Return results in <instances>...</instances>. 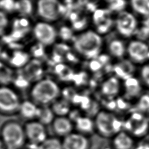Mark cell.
I'll list each match as a JSON object with an SVG mask.
<instances>
[{
  "instance_id": "35",
  "label": "cell",
  "mask_w": 149,
  "mask_h": 149,
  "mask_svg": "<svg viewBox=\"0 0 149 149\" xmlns=\"http://www.w3.org/2000/svg\"><path fill=\"white\" fill-rule=\"evenodd\" d=\"M8 22H7V19L5 17L4 13L1 12V31L2 30L3 28L5 27L6 25H7Z\"/></svg>"
},
{
  "instance_id": "25",
  "label": "cell",
  "mask_w": 149,
  "mask_h": 149,
  "mask_svg": "<svg viewBox=\"0 0 149 149\" xmlns=\"http://www.w3.org/2000/svg\"><path fill=\"white\" fill-rule=\"evenodd\" d=\"M38 149H63L62 141L56 137H47L38 146Z\"/></svg>"
},
{
  "instance_id": "26",
  "label": "cell",
  "mask_w": 149,
  "mask_h": 149,
  "mask_svg": "<svg viewBox=\"0 0 149 149\" xmlns=\"http://www.w3.org/2000/svg\"><path fill=\"white\" fill-rule=\"evenodd\" d=\"M52 109L58 116H65L70 111V105L65 100L55 101L52 103Z\"/></svg>"
},
{
  "instance_id": "39",
  "label": "cell",
  "mask_w": 149,
  "mask_h": 149,
  "mask_svg": "<svg viewBox=\"0 0 149 149\" xmlns=\"http://www.w3.org/2000/svg\"><path fill=\"white\" fill-rule=\"evenodd\" d=\"M3 149H8V148H6V147H4V148H3Z\"/></svg>"
},
{
  "instance_id": "36",
  "label": "cell",
  "mask_w": 149,
  "mask_h": 149,
  "mask_svg": "<svg viewBox=\"0 0 149 149\" xmlns=\"http://www.w3.org/2000/svg\"><path fill=\"white\" fill-rule=\"evenodd\" d=\"M134 149H149V143H146L141 145H139Z\"/></svg>"
},
{
  "instance_id": "17",
  "label": "cell",
  "mask_w": 149,
  "mask_h": 149,
  "mask_svg": "<svg viewBox=\"0 0 149 149\" xmlns=\"http://www.w3.org/2000/svg\"><path fill=\"white\" fill-rule=\"evenodd\" d=\"M74 126L77 132L84 135L92 133L95 129L94 120L88 116H78L74 120Z\"/></svg>"
},
{
  "instance_id": "11",
  "label": "cell",
  "mask_w": 149,
  "mask_h": 149,
  "mask_svg": "<svg viewBox=\"0 0 149 149\" xmlns=\"http://www.w3.org/2000/svg\"><path fill=\"white\" fill-rule=\"evenodd\" d=\"M36 38L42 45H49L55 40L56 33L55 29L47 22L37 23L33 29Z\"/></svg>"
},
{
  "instance_id": "21",
  "label": "cell",
  "mask_w": 149,
  "mask_h": 149,
  "mask_svg": "<svg viewBox=\"0 0 149 149\" xmlns=\"http://www.w3.org/2000/svg\"><path fill=\"white\" fill-rule=\"evenodd\" d=\"M132 8L137 14L149 17V0H130Z\"/></svg>"
},
{
  "instance_id": "28",
  "label": "cell",
  "mask_w": 149,
  "mask_h": 149,
  "mask_svg": "<svg viewBox=\"0 0 149 149\" xmlns=\"http://www.w3.org/2000/svg\"><path fill=\"white\" fill-rule=\"evenodd\" d=\"M137 109L139 112L146 113L149 112V94H143L138 98Z\"/></svg>"
},
{
  "instance_id": "15",
  "label": "cell",
  "mask_w": 149,
  "mask_h": 149,
  "mask_svg": "<svg viewBox=\"0 0 149 149\" xmlns=\"http://www.w3.org/2000/svg\"><path fill=\"white\" fill-rule=\"evenodd\" d=\"M112 144L113 149H133L134 137L126 131L121 130L113 137Z\"/></svg>"
},
{
  "instance_id": "18",
  "label": "cell",
  "mask_w": 149,
  "mask_h": 149,
  "mask_svg": "<svg viewBox=\"0 0 149 149\" xmlns=\"http://www.w3.org/2000/svg\"><path fill=\"white\" fill-rule=\"evenodd\" d=\"M120 89L119 80L115 77H111L105 80L101 86V92L107 97H114Z\"/></svg>"
},
{
  "instance_id": "4",
  "label": "cell",
  "mask_w": 149,
  "mask_h": 149,
  "mask_svg": "<svg viewBox=\"0 0 149 149\" xmlns=\"http://www.w3.org/2000/svg\"><path fill=\"white\" fill-rule=\"evenodd\" d=\"M95 128L102 137H113L121 131L122 123L115 115L107 111L99 112L94 120Z\"/></svg>"
},
{
  "instance_id": "7",
  "label": "cell",
  "mask_w": 149,
  "mask_h": 149,
  "mask_svg": "<svg viewBox=\"0 0 149 149\" xmlns=\"http://www.w3.org/2000/svg\"><path fill=\"white\" fill-rule=\"evenodd\" d=\"M65 8L59 0H39L37 12L43 19L48 21L57 20L64 12Z\"/></svg>"
},
{
  "instance_id": "14",
  "label": "cell",
  "mask_w": 149,
  "mask_h": 149,
  "mask_svg": "<svg viewBox=\"0 0 149 149\" xmlns=\"http://www.w3.org/2000/svg\"><path fill=\"white\" fill-rule=\"evenodd\" d=\"M52 129L56 135L65 137L72 132L73 125L71 120L65 116H58L52 123Z\"/></svg>"
},
{
  "instance_id": "6",
  "label": "cell",
  "mask_w": 149,
  "mask_h": 149,
  "mask_svg": "<svg viewBox=\"0 0 149 149\" xmlns=\"http://www.w3.org/2000/svg\"><path fill=\"white\" fill-rule=\"evenodd\" d=\"M21 102L15 90L6 86L1 87L0 110L2 114L10 115L19 112Z\"/></svg>"
},
{
  "instance_id": "38",
  "label": "cell",
  "mask_w": 149,
  "mask_h": 149,
  "mask_svg": "<svg viewBox=\"0 0 149 149\" xmlns=\"http://www.w3.org/2000/svg\"><path fill=\"white\" fill-rule=\"evenodd\" d=\"M66 1H69V2H70V1H72V0H66Z\"/></svg>"
},
{
  "instance_id": "37",
  "label": "cell",
  "mask_w": 149,
  "mask_h": 149,
  "mask_svg": "<svg viewBox=\"0 0 149 149\" xmlns=\"http://www.w3.org/2000/svg\"><path fill=\"white\" fill-rule=\"evenodd\" d=\"M24 149H38V145H36V144H34L33 147H27Z\"/></svg>"
},
{
  "instance_id": "1",
  "label": "cell",
  "mask_w": 149,
  "mask_h": 149,
  "mask_svg": "<svg viewBox=\"0 0 149 149\" xmlns=\"http://www.w3.org/2000/svg\"><path fill=\"white\" fill-rule=\"evenodd\" d=\"M61 89L54 80L44 79L37 81L30 90L32 101L37 105L47 106L52 104L59 97Z\"/></svg>"
},
{
  "instance_id": "10",
  "label": "cell",
  "mask_w": 149,
  "mask_h": 149,
  "mask_svg": "<svg viewBox=\"0 0 149 149\" xmlns=\"http://www.w3.org/2000/svg\"><path fill=\"white\" fill-rule=\"evenodd\" d=\"M126 52L133 62L143 63L149 59V45L142 40H134L128 44Z\"/></svg>"
},
{
  "instance_id": "32",
  "label": "cell",
  "mask_w": 149,
  "mask_h": 149,
  "mask_svg": "<svg viewBox=\"0 0 149 149\" xmlns=\"http://www.w3.org/2000/svg\"><path fill=\"white\" fill-rule=\"evenodd\" d=\"M60 36L63 39L65 40H69L72 37V32L69 28L66 27H63L61 29Z\"/></svg>"
},
{
  "instance_id": "12",
  "label": "cell",
  "mask_w": 149,
  "mask_h": 149,
  "mask_svg": "<svg viewBox=\"0 0 149 149\" xmlns=\"http://www.w3.org/2000/svg\"><path fill=\"white\" fill-rule=\"evenodd\" d=\"M63 149H90V141L86 135L72 132L63 137Z\"/></svg>"
},
{
  "instance_id": "2",
  "label": "cell",
  "mask_w": 149,
  "mask_h": 149,
  "mask_svg": "<svg viewBox=\"0 0 149 149\" xmlns=\"http://www.w3.org/2000/svg\"><path fill=\"white\" fill-rule=\"evenodd\" d=\"M1 143L8 149H21L26 141L24 128L18 122L8 120L1 127Z\"/></svg>"
},
{
  "instance_id": "31",
  "label": "cell",
  "mask_w": 149,
  "mask_h": 149,
  "mask_svg": "<svg viewBox=\"0 0 149 149\" xmlns=\"http://www.w3.org/2000/svg\"><path fill=\"white\" fill-rule=\"evenodd\" d=\"M1 8L6 12L15 10L16 1L14 0H1L0 2Z\"/></svg>"
},
{
  "instance_id": "8",
  "label": "cell",
  "mask_w": 149,
  "mask_h": 149,
  "mask_svg": "<svg viewBox=\"0 0 149 149\" xmlns=\"http://www.w3.org/2000/svg\"><path fill=\"white\" fill-rule=\"evenodd\" d=\"M116 27L120 34L129 37L137 31L138 22L132 13L124 10L119 13L116 20Z\"/></svg>"
},
{
  "instance_id": "27",
  "label": "cell",
  "mask_w": 149,
  "mask_h": 149,
  "mask_svg": "<svg viewBox=\"0 0 149 149\" xmlns=\"http://www.w3.org/2000/svg\"><path fill=\"white\" fill-rule=\"evenodd\" d=\"M15 10L23 15H29L33 10V5L30 0H18L16 1Z\"/></svg>"
},
{
  "instance_id": "22",
  "label": "cell",
  "mask_w": 149,
  "mask_h": 149,
  "mask_svg": "<svg viewBox=\"0 0 149 149\" xmlns=\"http://www.w3.org/2000/svg\"><path fill=\"white\" fill-rule=\"evenodd\" d=\"M54 112L52 108L48 106H40L38 107V112L37 115L38 120L43 125H48L52 123L54 118Z\"/></svg>"
},
{
  "instance_id": "16",
  "label": "cell",
  "mask_w": 149,
  "mask_h": 149,
  "mask_svg": "<svg viewBox=\"0 0 149 149\" xmlns=\"http://www.w3.org/2000/svg\"><path fill=\"white\" fill-rule=\"evenodd\" d=\"M125 93L127 97L130 98L140 97L142 90L140 80L132 76L124 80Z\"/></svg>"
},
{
  "instance_id": "29",
  "label": "cell",
  "mask_w": 149,
  "mask_h": 149,
  "mask_svg": "<svg viewBox=\"0 0 149 149\" xmlns=\"http://www.w3.org/2000/svg\"><path fill=\"white\" fill-rule=\"evenodd\" d=\"M108 8L110 11L118 12L119 13L124 11L126 6L125 0H108Z\"/></svg>"
},
{
  "instance_id": "24",
  "label": "cell",
  "mask_w": 149,
  "mask_h": 149,
  "mask_svg": "<svg viewBox=\"0 0 149 149\" xmlns=\"http://www.w3.org/2000/svg\"><path fill=\"white\" fill-rule=\"evenodd\" d=\"M29 61L27 54L22 51H15L9 60L10 64L14 67H22Z\"/></svg>"
},
{
  "instance_id": "34",
  "label": "cell",
  "mask_w": 149,
  "mask_h": 149,
  "mask_svg": "<svg viewBox=\"0 0 149 149\" xmlns=\"http://www.w3.org/2000/svg\"><path fill=\"white\" fill-rule=\"evenodd\" d=\"M141 34L144 37L149 36V17L144 20L143 23V26L141 28Z\"/></svg>"
},
{
  "instance_id": "5",
  "label": "cell",
  "mask_w": 149,
  "mask_h": 149,
  "mask_svg": "<svg viewBox=\"0 0 149 149\" xmlns=\"http://www.w3.org/2000/svg\"><path fill=\"white\" fill-rule=\"evenodd\" d=\"M123 127L133 137H141L149 130V119L143 113L136 111L123 122Z\"/></svg>"
},
{
  "instance_id": "20",
  "label": "cell",
  "mask_w": 149,
  "mask_h": 149,
  "mask_svg": "<svg viewBox=\"0 0 149 149\" xmlns=\"http://www.w3.org/2000/svg\"><path fill=\"white\" fill-rule=\"evenodd\" d=\"M115 71L118 76L126 80L132 76L134 71L133 67L130 62L127 61H123L116 65Z\"/></svg>"
},
{
  "instance_id": "3",
  "label": "cell",
  "mask_w": 149,
  "mask_h": 149,
  "mask_svg": "<svg viewBox=\"0 0 149 149\" xmlns=\"http://www.w3.org/2000/svg\"><path fill=\"white\" fill-rule=\"evenodd\" d=\"M102 45V40L99 34L93 31H85L74 40V47L77 52L87 58L98 56Z\"/></svg>"
},
{
  "instance_id": "30",
  "label": "cell",
  "mask_w": 149,
  "mask_h": 149,
  "mask_svg": "<svg viewBox=\"0 0 149 149\" xmlns=\"http://www.w3.org/2000/svg\"><path fill=\"white\" fill-rule=\"evenodd\" d=\"M140 78L143 84L149 87V63L145 64L140 70Z\"/></svg>"
},
{
  "instance_id": "13",
  "label": "cell",
  "mask_w": 149,
  "mask_h": 149,
  "mask_svg": "<svg viewBox=\"0 0 149 149\" xmlns=\"http://www.w3.org/2000/svg\"><path fill=\"white\" fill-rule=\"evenodd\" d=\"M93 19L97 32L101 34L108 32L112 24L111 11L108 9H98L95 10Z\"/></svg>"
},
{
  "instance_id": "19",
  "label": "cell",
  "mask_w": 149,
  "mask_h": 149,
  "mask_svg": "<svg viewBox=\"0 0 149 149\" xmlns=\"http://www.w3.org/2000/svg\"><path fill=\"white\" fill-rule=\"evenodd\" d=\"M19 112L23 118L32 120L37 118L38 107L33 101L25 100L21 102Z\"/></svg>"
},
{
  "instance_id": "9",
  "label": "cell",
  "mask_w": 149,
  "mask_h": 149,
  "mask_svg": "<svg viewBox=\"0 0 149 149\" xmlns=\"http://www.w3.org/2000/svg\"><path fill=\"white\" fill-rule=\"evenodd\" d=\"M26 139L30 143L39 145L47 138L45 125L38 120H30L24 126Z\"/></svg>"
},
{
  "instance_id": "23",
  "label": "cell",
  "mask_w": 149,
  "mask_h": 149,
  "mask_svg": "<svg viewBox=\"0 0 149 149\" xmlns=\"http://www.w3.org/2000/svg\"><path fill=\"white\" fill-rule=\"evenodd\" d=\"M109 51L113 56L122 58L126 52V48L122 41L114 40L109 43Z\"/></svg>"
},
{
  "instance_id": "33",
  "label": "cell",
  "mask_w": 149,
  "mask_h": 149,
  "mask_svg": "<svg viewBox=\"0 0 149 149\" xmlns=\"http://www.w3.org/2000/svg\"><path fill=\"white\" fill-rule=\"evenodd\" d=\"M78 1L80 5H84L86 6L88 9H91L95 11V2L97 1V0H78Z\"/></svg>"
}]
</instances>
